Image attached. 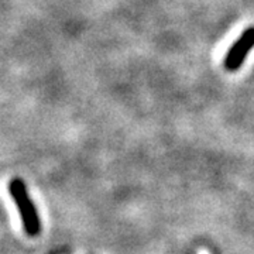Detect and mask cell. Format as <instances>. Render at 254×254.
Returning <instances> with one entry per match:
<instances>
[{
    "label": "cell",
    "mask_w": 254,
    "mask_h": 254,
    "mask_svg": "<svg viewBox=\"0 0 254 254\" xmlns=\"http://www.w3.org/2000/svg\"><path fill=\"white\" fill-rule=\"evenodd\" d=\"M9 190L13 199L16 202V206L18 209V213H20L24 230L27 232V235H30V236L38 235L40 233V218H38V213H37L34 203L31 202L30 196H28L27 188H26L24 182L16 178V180L10 182Z\"/></svg>",
    "instance_id": "1"
},
{
    "label": "cell",
    "mask_w": 254,
    "mask_h": 254,
    "mask_svg": "<svg viewBox=\"0 0 254 254\" xmlns=\"http://www.w3.org/2000/svg\"><path fill=\"white\" fill-rule=\"evenodd\" d=\"M254 48V27L246 28L242 33V36L237 38V41L233 43L230 50L227 51L225 57V68L230 72L237 71L242 64L245 63L247 54Z\"/></svg>",
    "instance_id": "2"
}]
</instances>
